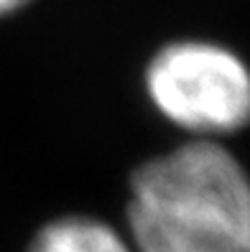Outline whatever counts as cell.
Returning a JSON list of instances; mask_svg holds the SVG:
<instances>
[{"mask_svg": "<svg viewBox=\"0 0 250 252\" xmlns=\"http://www.w3.org/2000/svg\"><path fill=\"white\" fill-rule=\"evenodd\" d=\"M28 252H136V247L100 219L64 217L49 221Z\"/></svg>", "mask_w": 250, "mask_h": 252, "instance_id": "obj_3", "label": "cell"}, {"mask_svg": "<svg viewBox=\"0 0 250 252\" xmlns=\"http://www.w3.org/2000/svg\"><path fill=\"white\" fill-rule=\"evenodd\" d=\"M34 0H0V18H10L21 13L23 8H28Z\"/></svg>", "mask_w": 250, "mask_h": 252, "instance_id": "obj_4", "label": "cell"}, {"mask_svg": "<svg viewBox=\"0 0 250 252\" xmlns=\"http://www.w3.org/2000/svg\"><path fill=\"white\" fill-rule=\"evenodd\" d=\"M143 87L161 117L214 140L250 125V66L217 41L179 38L145 64Z\"/></svg>", "mask_w": 250, "mask_h": 252, "instance_id": "obj_2", "label": "cell"}, {"mask_svg": "<svg viewBox=\"0 0 250 252\" xmlns=\"http://www.w3.org/2000/svg\"><path fill=\"white\" fill-rule=\"evenodd\" d=\"M136 252H250V176L217 140H189L130 179Z\"/></svg>", "mask_w": 250, "mask_h": 252, "instance_id": "obj_1", "label": "cell"}]
</instances>
